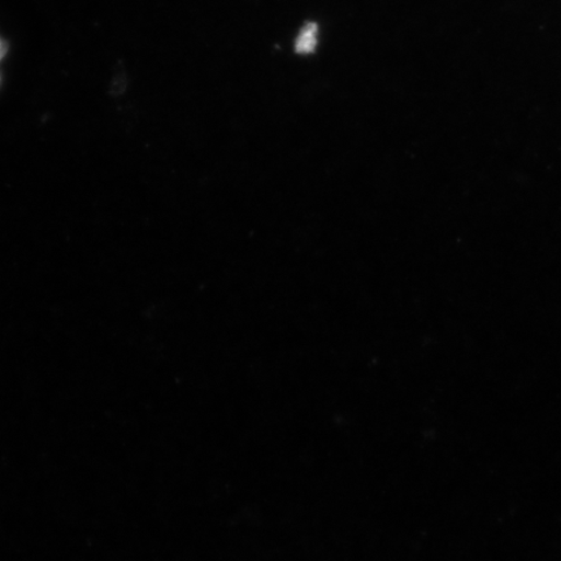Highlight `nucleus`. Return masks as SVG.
Returning <instances> with one entry per match:
<instances>
[{
	"mask_svg": "<svg viewBox=\"0 0 561 561\" xmlns=\"http://www.w3.org/2000/svg\"><path fill=\"white\" fill-rule=\"evenodd\" d=\"M319 27L314 23H308L300 31L296 41V51L298 54H311L318 46Z\"/></svg>",
	"mask_w": 561,
	"mask_h": 561,
	"instance_id": "obj_1",
	"label": "nucleus"
},
{
	"mask_svg": "<svg viewBox=\"0 0 561 561\" xmlns=\"http://www.w3.org/2000/svg\"><path fill=\"white\" fill-rule=\"evenodd\" d=\"M7 51H9V47H7L5 42L2 38H0V60L4 58Z\"/></svg>",
	"mask_w": 561,
	"mask_h": 561,
	"instance_id": "obj_2",
	"label": "nucleus"
}]
</instances>
